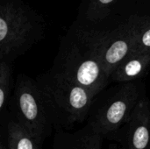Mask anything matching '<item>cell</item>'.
<instances>
[{
	"instance_id": "cell-1",
	"label": "cell",
	"mask_w": 150,
	"mask_h": 149,
	"mask_svg": "<svg viewBox=\"0 0 150 149\" xmlns=\"http://www.w3.org/2000/svg\"><path fill=\"white\" fill-rule=\"evenodd\" d=\"M109 32L87 28L73 22L60 40L49 70L97 96L110 83L102 63Z\"/></svg>"
},
{
	"instance_id": "cell-2",
	"label": "cell",
	"mask_w": 150,
	"mask_h": 149,
	"mask_svg": "<svg viewBox=\"0 0 150 149\" xmlns=\"http://www.w3.org/2000/svg\"><path fill=\"white\" fill-rule=\"evenodd\" d=\"M49 121L57 131H67L88 119L96 97L86 88L48 70L36 79Z\"/></svg>"
},
{
	"instance_id": "cell-3",
	"label": "cell",
	"mask_w": 150,
	"mask_h": 149,
	"mask_svg": "<svg viewBox=\"0 0 150 149\" xmlns=\"http://www.w3.org/2000/svg\"><path fill=\"white\" fill-rule=\"evenodd\" d=\"M44 18L24 0H0V61L11 63L45 36Z\"/></svg>"
},
{
	"instance_id": "cell-4",
	"label": "cell",
	"mask_w": 150,
	"mask_h": 149,
	"mask_svg": "<svg viewBox=\"0 0 150 149\" xmlns=\"http://www.w3.org/2000/svg\"><path fill=\"white\" fill-rule=\"evenodd\" d=\"M106 88L94 97L87 125L104 139L110 140L146 94L142 80L120 83Z\"/></svg>"
},
{
	"instance_id": "cell-5",
	"label": "cell",
	"mask_w": 150,
	"mask_h": 149,
	"mask_svg": "<svg viewBox=\"0 0 150 149\" xmlns=\"http://www.w3.org/2000/svg\"><path fill=\"white\" fill-rule=\"evenodd\" d=\"M12 101L15 121L41 145L50 135L53 126L47 117L36 80L24 74L18 75Z\"/></svg>"
},
{
	"instance_id": "cell-6",
	"label": "cell",
	"mask_w": 150,
	"mask_h": 149,
	"mask_svg": "<svg viewBox=\"0 0 150 149\" xmlns=\"http://www.w3.org/2000/svg\"><path fill=\"white\" fill-rule=\"evenodd\" d=\"M136 11L134 0H81L74 22L87 28L109 32Z\"/></svg>"
},
{
	"instance_id": "cell-7",
	"label": "cell",
	"mask_w": 150,
	"mask_h": 149,
	"mask_svg": "<svg viewBox=\"0 0 150 149\" xmlns=\"http://www.w3.org/2000/svg\"><path fill=\"white\" fill-rule=\"evenodd\" d=\"M110 140L119 143L121 149H150V99L147 96Z\"/></svg>"
},
{
	"instance_id": "cell-8",
	"label": "cell",
	"mask_w": 150,
	"mask_h": 149,
	"mask_svg": "<svg viewBox=\"0 0 150 149\" xmlns=\"http://www.w3.org/2000/svg\"><path fill=\"white\" fill-rule=\"evenodd\" d=\"M138 13L136 11L125 22L109 32L102 54L105 75L109 77L117 66L132 52L137 31Z\"/></svg>"
},
{
	"instance_id": "cell-9",
	"label": "cell",
	"mask_w": 150,
	"mask_h": 149,
	"mask_svg": "<svg viewBox=\"0 0 150 149\" xmlns=\"http://www.w3.org/2000/svg\"><path fill=\"white\" fill-rule=\"evenodd\" d=\"M104 138L86 125L76 132L57 131L52 149H102Z\"/></svg>"
},
{
	"instance_id": "cell-10",
	"label": "cell",
	"mask_w": 150,
	"mask_h": 149,
	"mask_svg": "<svg viewBox=\"0 0 150 149\" xmlns=\"http://www.w3.org/2000/svg\"><path fill=\"white\" fill-rule=\"evenodd\" d=\"M150 70V51L130 54L113 70L110 83H129L142 80Z\"/></svg>"
},
{
	"instance_id": "cell-11",
	"label": "cell",
	"mask_w": 150,
	"mask_h": 149,
	"mask_svg": "<svg viewBox=\"0 0 150 149\" xmlns=\"http://www.w3.org/2000/svg\"><path fill=\"white\" fill-rule=\"evenodd\" d=\"M7 144L8 149H40V145L15 120L8 123Z\"/></svg>"
},
{
	"instance_id": "cell-12",
	"label": "cell",
	"mask_w": 150,
	"mask_h": 149,
	"mask_svg": "<svg viewBox=\"0 0 150 149\" xmlns=\"http://www.w3.org/2000/svg\"><path fill=\"white\" fill-rule=\"evenodd\" d=\"M150 51V13H138L134 44L131 54Z\"/></svg>"
},
{
	"instance_id": "cell-13",
	"label": "cell",
	"mask_w": 150,
	"mask_h": 149,
	"mask_svg": "<svg viewBox=\"0 0 150 149\" xmlns=\"http://www.w3.org/2000/svg\"><path fill=\"white\" fill-rule=\"evenodd\" d=\"M11 63L0 61V116L7 103L11 88Z\"/></svg>"
},
{
	"instance_id": "cell-14",
	"label": "cell",
	"mask_w": 150,
	"mask_h": 149,
	"mask_svg": "<svg viewBox=\"0 0 150 149\" xmlns=\"http://www.w3.org/2000/svg\"><path fill=\"white\" fill-rule=\"evenodd\" d=\"M108 149H121L120 148V146H118V145H116V144H111L110 146H109V148Z\"/></svg>"
},
{
	"instance_id": "cell-15",
	"label": "cell",
	"mask_w": 150,
	"mask_h": 149,
	"mask_svg": "<svg viewBox=\"0 0 150 149\" xmlns=\"http://www.w3.org/2000/svg\"><path fill=\"white\" fill-rule=\"evenodd\" d=\"M0 149H8L4 147V143H3V141H2V140H1V138H0Z\"/></svg>"
}]
</instances>
